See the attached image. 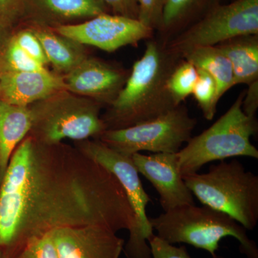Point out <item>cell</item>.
<instances>
[{
  "instance_id": "obj_31",
  "label": "cell",
  "mask_w": 258,
  "mask_h": 258,
  "mask_svg": "<svg viewBox=\"0 0 258 258\" xmlns=\"http://www.w3.org/2000/svg\"><path fill=\"white\" fill-rule=\"evenodd\" d=\"M4 73L3 70V60H2V44L0 45V79H1L2 75Z\"/></svg>"
},
{
  "instance_id": "obj_7",
  "label": "cell",
  "mask_w": 258,
  "mask_h": 258,
  "mask_svg": "<svg viewBox=\"0 0 258 258\" xmlns=\"http://www.w3.org/2000/svg\"><path fill=\"white\" fill-rule=\"evenodd\" d=\"M198 123L184 104L149 121L126 128L106 130L99 140L115 152L132 157L150 152L176 154L191 138Z\"/></svg>"
},
{
  "instance_id": "obj_4",
  "label": "cell",
  "mask_w": 258,
  "mask_h": 258,
  "mask_svg": "<svg viewBox=\"0 0 258 258\" xmlns=\"http://www.w3.org/2000/svg\"><path fill=\"white\" fill-rule=\"evenodd\" d=\"M190 191L203 205L223 212L247 230L258 222V176L240 161H220L203 174L182 176Z\"/></svg>"
},
{
  "instance_id": "obj_32",
  "label": "cell",
  "mask_w": 258,
  "mask_h": 258,
  "mask_svg": "<svg viewBox=\"0 0 258 258\" xmlns=\"http://www.w3.org/2000/svg\"><path fill=\"white\" fill-rule=\"evenodd\" d=\"M0 258H8L1 247H0Z\"/></svg>"
},
{
  "instance_id": "obj_25",
  "label": "cell",
  "mask_w": 258,
  "mask_h": 258,
  "mask_svg": "<svg viewBox=\"0 0 258 258\" xmlns=\"http://www.w3.org/2000/svg\"><path fill=\"white\" fill-rule=\"evenodd\" d=\"M138 20L147 28L160 32L166 0H137Z\"/></svg>"
},
{
  "instance_id": "obj_29",
  "label": "cell",
  "mask_w": 258,
  "mask_h": 258,
  "mask_svg": "<svg viewBox=\"0 0 258 258\" xmlns=\"http://www.w3.org/2000/svg\"><path fill=\"white\" fill-rule=\"evenodd\" d=\"M113 15L138 20L139 8L137 0H101Z\"/></svg>"
},
{
  "instance_id": "obj_9",
  "label": "cell",
  "mask_w": 258,
  "mask_h": 258,
  "mask_svg": "<svg viewBox=\"0 0 258 258\" xmlns=\"http://www.w3.org/2000/svg\"><path fill=\"white\" fill-rule=\"evenodd\" d=\"M249 35H258V0H235L212 5L197 23L166 42V46L181 56L193 47L215 46Z\"/></svg>"
},
{
  "instance_id": "obj_6",
  "label": "cell",
  "mask_w": 258,
  "mask_h": 258,
  "mask_svg": "<svg viewBox=\"0 0 258 258\" xmlns=\"http://www.w3.org/2000/svg\"><path fill=\"white\" fill-rule=\"evenodd\" d=\"M29 107L32 125L28 136L41 144L99 139L106 131L101 118V105L67 90Z\"/></svg>"
},
{
  "instance_id": "obj_27",
  "label": "cell",
  "mask_w": 258,
  "mask_h": 258,
  "mask_svg": "<svg viewBox=\"0 0 258 258\" xmlns=\"http://www.w3.org/2000/svg\"><path fill=\"white\" fill-rule=\"evenodd\" d=\"M152 258H191L184 245L176 247L168 243L157 235H154L149 240Z\"/></svg>"
},
{
  "instance_id": "obj_1",
  "label": "cell",
  "mask_w": 258,
  "mask_h": 258,
  "mask_svg": "<svg viewBox=\"0 0 258 258\" xmlns=\"http://www.w3.org/2000/svg\"><path fill=\"white\" fill-rule=\"evenodd\" d=\"M135 215L118 180L76 147L25 137L0 184V247L10 258L55 229L100 225L129 232Z\"/></svg>"
},
{
  "instance_id": "obj_20",
  "label": "cell",
  "mask_w": 258,
  "mask_h": 258,
  "mask_svg": "<svg viewBox=\"0 0 258 258\" xmlns=\"http://www.w3.org/2000/svg\"><path fill=\"white\" fill-rule=\"evenodd\" d=\"M205 0H166L163 14L162 27L159 33L161 39L168 42L186 22L194 13L205 3Z\"/></svg>"
},
{
  "instance_id": "obj_13",
  "label": "cell",
  "mask_w": 258,
  "mask_h": 258,
  "mask_svg": "<svg viewBox=\"0 0 258 258\" xmlns=\"http://www.w3.org/2000/svg\"><path fill=\"white\" fill-rule=\"evenodd\" d=\"M139 174L147 178L159 195V202L164 212L195 205L193 194L180 174L176 154L136 153L132 156Z\"/></svg>"
},
{
  "instance_id": "obj_14",
  "label": "cell",
  "mask_w": 258,
  "mask_h": 258,
  "mask_svg": "<svg viewBox=\"0 0 258 258\" xmlns=\"http://www.w3.org/2000/svg\"><path fill=\"white\" fill-rule=\"evenodd\" d=\"M66 90L62 76L48 70L40 72H4L0 79V100L30 106Z\"/></svg>"
},
{
  "instance_id": "obj_19",
  "label": "cell",
  "mask_w": 258,
  "mask_h": 258,
  "mask_svg": "<svg viewBox=\"0 0 258 258\" xmlns=\"http://www.w3.org/2000/svg\"><path fill=\"white\" fill-rule=\"evenodd\" d=\"M181 57L213 78L217 83L219 99L235 86L230 61L216 46L193 47L184 52Z\"/></svg>"
},
{
  "instance_id": "obj_12",
  "label": "cell",
  "mask_w": 258,
  "mask_h": 258,
  "mask_svg": "<svg viewBox=\"0 0 258 258\" xmlns=\"http://www.w3.org/2000/svg\"><path fill=\"white\" fill-rule=\"evenodd\" d=\"M100 225L55 229L50 232L58 258H120L125 241Z\"/></svg>"
},
{
  "instance_id": "obj_16",
  "label": "cell",
  "mask_w": 258,
  "mask_h": 258,
  "mask_svg": "<svg viewBox=\"0 0 258 258\" xmlns=\"http://www.w3.org/2000/svg\"><path fill=\"white\" fill-rule=\"evenodd\" d=\"M31 125L30 107L15 106L0 100V184L13 153L28 137Z\"/></svg>"
},
{
  "instance_id": "obj_8",
  "label": "cell",
  "mask_w": 258,
  "mask_h": 258,
  "mask_svg": "<svg viewBox=\"0 0 258 258\" xmlns=\"http://www.w3.org/2000/svg\"><path fill=\"white\" fill-rule=\"evenodd\" d=\"M76 142V147L83 154L111 171L126 194L137 222L123 247L125 255L128 258H152L148 242L154 233L147 215L151 199L144 190L132 157L115 152L99 139Z\"/></svg>"
},
{
  "instance_id": "obj_30",
  "label": "cell",
  "mask_w": 258,
  "mask_h": 258,
  "mask_svg": "<svg viewBox=\"0 0 258 258\" xmlns=\"http://www.w3.org/2000/svg\"><path fill=\"white\" fill-rule=\"evenodd\" d=\"M258 108V81L249 85L248 89L245 91L242 109L247 116L256 118Z\"/></svg>"
},
{
  "instance_id": "obj_11",
  "label": "cell",
  "mask_w": 258,
  "mask_h": 258,
  "mask_svg": "<svg viewBox=\"0 0 258 258\" xmlns=\"http://www.w3.org/2000/svg\"><path fill=\"white\" fill-rule=\"evenodd\" d=\"M128 75L124 69L88 56L62 78L69 92L108 107L123 88Z\"/></svg>"
},
{
  "instance_id": "obj_5",
  "label": "cell",
  "mask_w": 258,
  "mask_h": 258,
  "mask_svg": "<svg viewBox=\"0 0 258 258\" xmlns=\"http://www.w3.org/2000/svg\"><path fill=\"white\" fill-rule=\"evenodd\" d=\"M245 91L239 95L228 111L203 133L191 137L176 153L181 176L194 174L208 163L237 157L258 159L257 148L250 142L257 132L256 118L242 109Z\"/></svg>"
},
{
  "instance_id": "obj_26",
  "label": "cell",
  "mask_w": 258,
  "mask_h": 258,
  "mask_svg": "<svg viewBox=\"0 0 258 258\" xmlns=\"http://www.w3.org/2000/svg\"><path fill=\"white\" fill-rule=\"evenodd\" d=\"M11 37L15 43L32 58L45 67L49 64L42 44L29 27L18 30L12 35Z\"/></svg>"
},
{
  "instance_id": "obj_3",
  "label": "cell",
  "mask_w": 258,
  "mask_h": 258,
  "mask_svg": "<svg viewBox=\"0 0 258 258\" xmlns=\"http://www.w3.org/2000/svg\"><path fill=\"white\" fill-rule=\"evenodd\" d=\"M149 220L158 237L168 243L190 244L217 258L220 241L231 237L240 242V252L247 258H258L257 244L249 238L243 226L206 205H184Z\"/></svg>"
},
{
  "instance_id": "obj_21",
  "label": "cell",
  "mask_w": 258,
  "mask_h": 258,
  "mask_svg": "<svg viewBox=\"0 0 258 258\" xmlns=\"http://www.w3.org/2000/svg\"><path fill=\"white\" fill-rule=\"evenodd\" d=\"M198 79V69L189 61L181 58L171 73L167 88L176 106L192 94Z\"/></svg>"
},
{
  "instance_id": "obj_28",
  "label": "cell",
  "mask_w": 258,
  "mask_h": 258,
  "mask_svg": "<svg viewBox=\"0 0 258 258\" xmlns=\"http://www.w3.org/2000/svg\"><path fill=\"white\" fill-rule=\"evenodd\" d=\"M23 16V0H0V30L13 26Z\"/></svg>"
},
{
  "instance_id": "obj_15",
  "label": "cell",
  "mask_w": 258,
  "mask_h": 258,
  "mask_svg": "<svg viewBox=\"0 0 258 258\" xmlns=\"http://www.w3.org/2000/svg\"><path fill=\"white\" fill-rule=\"evenodd\" d=\"M101 0H23V16L33 25L53 28L107 13Z\"/></svg>"
},
{
  "instance_id": "obj_2",
  "label": "cell",
  "mask_w": 258,
  "mask_h": 258,
  "mask_svg": "<svg viewBox=\"0 0 258 258\" xmlns=\"http://www.w3.org/2000/svg\"><path fill=\"white\" fill-rule=\"evenodd\" d=\"M181 58L163 39L147 40L144 55L134 62L123 88L101 115L106 130L149 121L178 106L167 82Z\"/></svg>"
},
{
  "instance_id": "obj_24",
  "label": "cell",
  "mask_w": 258,
  "mask_h": 258,
  "mask_svg": "<svg viewBox=\"0 0 258 258\" xmlns=\"http://www.w3.org/2000/svg\"><path fill=\"white\" fill-rule=\"evenodd\" d=\"M10 258H58L50 232L32 237Z\"/></svg>"
},
{
  "instance_id": "obj_17",
  "label": "cell",
  "mask_w": 258,
  "mask_h": 258,
  "mask_svg": "<svg viewBox=\"0 0 258 258\" xmlns=\"http://www.w3.org/2000/svg\"><path fill=\"white\" fill-rule=\"evenodd\" d=\"M29 28L42 44L49 64L63 76L88 57L84 45L57 33L52 28L33 24Z\"/></svg>"
},
{
  "instance_id": "obj_18",
  "label": "cell",
  "mask_w": 258,
  "mask_h": 258,
  "mask_svg": "<svg viewBox=\"0 0 258 258\" xmlns=\"http://www.w3.org/2000/svg\"><path fill=\"white\" fill-rule=\"evenodd\" d=\"M215 46L230 61L235 86L258 81V35L234 37Z\"/></svg>"
},
{
  "instance_id": "obj_10",
  "label": "cell",
  "mask_w": 258,
  "mask_h": 258,
  "mask_svg": "<svg viewBox=\"0 0 258 258\" xmlns=\"http://www.w3.org/2000/svg\"><path fill=\"white\" fill-rule=\"evenodd\" d=\"M57 33L72 39L81 45L96 47L108 52L154 36V30L137 19L108 13L80 23L60 25L52 28Z\"/></svg>"
},
{
  "instance_id": "obj_22",
  "label": "cell",
  "mask_w": 258,
  "mask_h": 258,
  "mask_svg": "<svg viewBox=\"0 0 258 258\" xmlns=\"http://www.w3.org/2000/svg\"><path fill=\"white\" fill-rule=\"evenodd\" d=\"M2 60L4 72H40L48 70L19 47L11 36L2 45Z\"/></svg>"
},
{
  "instance_id": "obj_23",
  "label": "cell",
  "mask_w": 258,
  "mask_h": 258,
  "mask_svg": "<svg viewBox=\"0 0 258 258\" xmlns=\"http://www.w3.org/2000/svg\"><path fill=\"white\" fill-rule=\"evenodd\" d=\"M191 95L198 103L205 119H213L217 113V106L220 99L217 83L206 71L198 69V81Z\"/></svg>"
}]
</instances>
